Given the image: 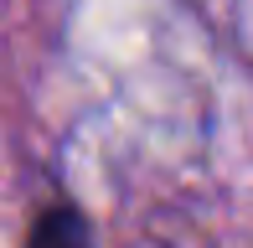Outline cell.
I'll return each instance as SVG.
<instances>
[{
  "label": "cell",
  "instance_id": "obj_1",
  "mask_svg": "<svg viewBox=\"0 0 253 248\" xmlns=\"http://www.w3.org/2000/svg\"><path fill=\"white\" fill-rule=\"evenodd\" d=\"M26 248H93V228L73 202H52L31 217Z\"/></svg>",
  "mask_w": 253,
  "mask_h": 248
}]
</instances>
